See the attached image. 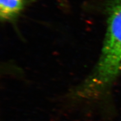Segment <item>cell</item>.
Returning a JSON list of instances; mask_svg holds the SVG:
<instances>
[{
    "label": "cell",
    "mask_w": 121,
    "mask_h": 121,
    "mask_svg": "<svg viewBox=\"0 0 121 121\" xmlns=\"http://www.w3.org/2000/svg\"><path fill=\"white\" fill-rule=\"evenodd\" d=\"M99 69L107 75L121 70V0H113L109 9Z\"/></svg>",
    "instance_id": "1"
},
{
    "label": "cell",
    "mask_w": 121,
    "mask_h": 121,
    "mask_svg": "<svg viewBox=\"0 0 121 121\" xmlns=\"http://www.w3.org/2000/svg\"><path fill=\"white\" fill-rule=\"evenodd\" d=\"M24 0H0V16L1 19L9 20L16 16L22 11Z\"/></svg>",
    "instance_id": "2"
}]
</instances>
